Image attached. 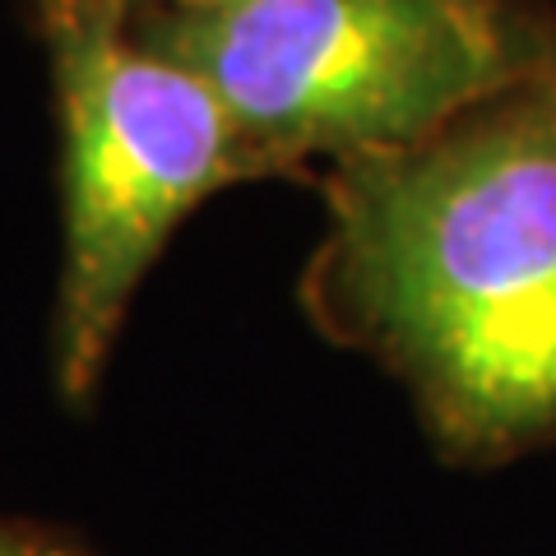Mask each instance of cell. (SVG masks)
<instances>
[{"instance_id":"1","label":"cell","mask_w":556,"mask_h":556,"mask_svg":"<svg viewBox=\"0 0 556 556\" xmlns=\"http://www.w3.org/2000/svg\"><path fill=\"white\" fill-rule=\"evenodd\" d=\"M329 288L450 450L556 441V56L422 144L343 163Z\"/></svg>"},{"instance_id":"2","label":"cell","mask_w":556,"mask_h":556,"mask_svg":"<svg viewBox=\"0 0 556 556\" xmlns=\"http://www.w3.org/2000/svg\"><path fill=\"white\" fill-rule=\"evenodd\" d=\"M144 42L218 93L251 167L413 149L556 56L506 0H214Z\"/></svg>"},{"instance_id":"3","label":"cell","mask_w":556,"mask_h":556,"mask_svg":"<svg viewBox=\"0 0 556 556\" xmlns=\"http://www.w3.org/2000/svg\"><path fill=\"white\" fill-rule=\"evenodd\" d=\"M51 51L65 121L56 376L79 399L172 228L251 163L218 93L181 61L130 42L116 0H51Z\"/></svg>"},{"instance_id":"4","label":"cell","mask_w":556,"mask_h":556,"mask_svg":"<svg viewBox=\"0 0 556 556\" xmlns=\"http://www.w3.org/2000/svg\"><path fill=\"white\" fill-rule=\"evenodd\" d=\"M0 556H56V552H42V547H24V543H5V538H0Z\"/></svg>"},{"instance_id":"5","label":"cell","mask_w":556,"mask_h":556,"mask_svg":"<svg viewBox=\"0 0 556 556\" xmlns=\"http://www.w3.org/2000/svg\"><path fill=\"white\" fill-rule=\"evenodd\" d=\"M177 10H190V5H214V0H172Z\"/></svg>"}]
</instances>
